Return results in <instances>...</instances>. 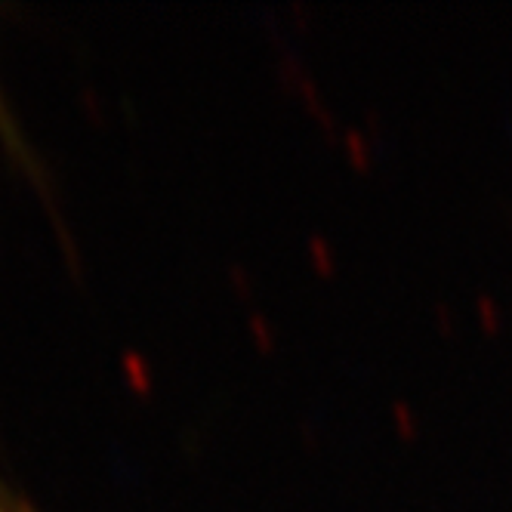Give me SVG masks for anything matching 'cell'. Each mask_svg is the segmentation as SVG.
Listing matches in <instances>:
<instances>
[{"instance_id":"cell-1","label":"cell","mask_w":512,"mask_h":512,"mask_svg":"<svg viewBox=\"0 0 512 512\" xmlns=\"http://www.w3.org/2000/svg\"><path fill=\"white\" fill-rule=\"evenodd\" d=\"M0 512H31V509L25 503L10 500V497H0Z\"/></svg>"}]
</instances>
